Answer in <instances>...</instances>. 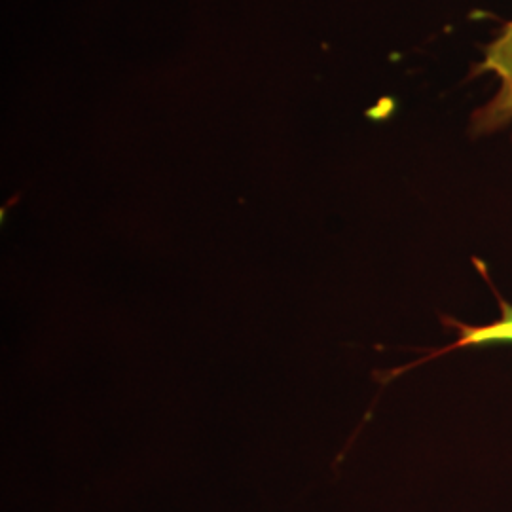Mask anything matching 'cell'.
<instances>
[{
    "label": "cell",
    "mask_w": 512,
    "mask_h": 512,
    "mask_svg": "<svg viewBox=\"0 0 512 512\" xmlns=\"http://www.w3.org/2000/svg\"><path fill=\"white\" fill-rule=\"evenodd\" d=\"M494 289V285H492ZM495 296L499 300V308H501V317L490 323V325H482V327H471V325H463L452 317H442V323L446 327H454L458 330V340L446 348L440 349H427V353L410 363V365L399 366V368H393V370H376L374 372V378L380 385L391 384L395 378L403 376L404 372L412 370V368H418V366L425 365L433 359H437L440 355H446L450 351H458L463 348H473V346H488V344H512V306L509 302H505L497 291L494 289Z\"/></svg>",
    "instance_id": "2"
},
{
    "label": "cell",
    "mask_w": 512,
    "mask_h": 512,
    "mask_svg": "<svg viewBox=\"0 0 512 512\" xmlns=\"http://www.w3.org/2000/svg\"><path fill=\"white\" fill-rule=\"evenodd\" d=\"M480 73H492L499 82L494 97L471 120L476 135H488L512 122V23L486 48Z\"/></svg>",
    "instance_id": "1"
}]
</instances>
